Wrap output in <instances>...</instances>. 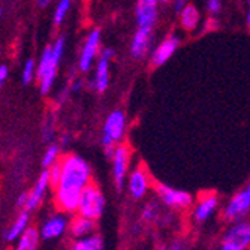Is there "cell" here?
<instances>
[{"instance_id": "obj_1", "label": "cell", "mask_w": 250, "mask_h": 250, "mask_svg": "<svg viewBox=\"0 0 250 250\" xmlns=\"http://www.w3.org/2000/svg\"><path fill=\"white\" fill-rule=\"evenodd\" d=\"M62 167V178L54 189L56 204L63 213H74L78 210L83 190L90 183L92 171L84 159L77 154L63 157Z\"/></svg>"}, {"instance_id": "obj_2", "label": "cell", "mask_w": 250, "mask_h": 250, "mask_svg": "<svg viewBox=\"0 0 250 250\" xmlns=\"http://www.w3.org/2000/svg\"><path fill=\"white\" fill-rule=\"evenodd\" d=\"M64 51V38H59L53 47H47L42 53V57L39 60L36 77L41 83V92L42 95H47L54 83L57 67L62 60Z\"/></svg>"}, {"instance_id": "obj_3", "label": "cell", "mask_w": 250, "mask_h": 250, "mask_svg": "<svg viewBox=\"0 0 250 250\" xmlns=\"http://www.w3.org/2000/svg\"><path fill=\"white\" fill-rule=\"evenodd\" d=\"M104 208H105V198L101 189L93 183H88L81 193L77 213L80 216L96 220L102 216Z\"/></svg>"}, {"instance_id": "obj_4", "label": "cell", "mask_w": 250, "mask_h": 250, "mask_svg": "<svg viewBox=\"0 0 250 250\" xmlns=\"http://www.w3.org/2000/svg\"><path fill=\"white\" fill-rule=\"evenodd\" d=\"M156 193L159 195V198L162 199L164 204H167L171 208H177V210H185L189 208L192 206V195L186 190H180V189H174L169 188L167 185H156Z\"/></svg>"}, {"instance_id": "obj_5", "label": "cell", "mask_w": 250, "mask_h": 250, "mask_svg": "<svg viewBox=\"0 0 250 250\" xmlns=\"http://www.w3.org/2000/svg\"><path fill=\"white\" fill-rule=\"evenodd\" d=\"M125 125H126V119L122 111H114L108 116L104 127V136H102V143L105 148L114 147V143L122 138L125 132Z\"/></svg>"}, {"instance_id": "obj_6", "label": "cell", "mask_w": 250, "mask_h": 250, "mask_svg": "<svg viewBox=\"0 0 250 250\" xmlns=\"http://www.w3.org/2000/svg\"><path fill=\"white\" fill-rule=\"evenodd\" d=\"M250 210V185L237 193L225 208V217L228 220H238Z\"/></svg>"}, {"instance_id": "obj_7", "label": "cell", "mask_w": 250, "mask_h": 250, "mask_svg": "<svg viewBox=\"0 0 250 250\" xmlns=\"http://www.w3.org/2000/svg\"><path fill=\"white\" fill-rule=\"evenodd\" d=\"M223 243L232 244L240 250L250 247V223L247 222H237L232 228L225 234Z\"/></svg>"}, {"instance_id": "obj_8", "label": "cell", "mask_w": 250, "mask_h": 250, "mask_svg": "<svg viewBox=\"0 0 250 250\" xmlns=\"http://www.w3.org/2000/svg\"><path fill=\"white\" fill-rule=\"evenodd\" d=\"M99 42H101V32L93 30L88 35L83 47L81 56H80V69L83 72H87L90 69V66H92V62L96 57V53L99 50Z\"/></svg>"}, {"instance_id": "obj_9", "label": "cell", "mask_w": 250, "mask_h": 250, "mask_svg": "<svg viewBox=\"0 0 250 250\" xmlns=\"http://www.w3.org/2000/svg\"><path fill=\"white\" fill-rule=\"evenodd\" d=\"M127 164H129V150L126 146L116 147L114 156H112V171H114V181L119 189L123 188L126 172H127Z\"/></svg>"}, {"instance_id": "obj_10", "label": "cell", "mask_w": 250, "mask_h": 250, "mask_svg": "<svg viewBox=\"0 0 250 250\" xmlns=\"http://www.w3.org/2000/svg\"><path fill=\"white\" fill-rule=\"evenodd\" d=\"M67 228V219L63 214H54L42 225L39 231L42 240H54L64 234Z\"/></svg>"}, {"instance_id": "obj_11", "label": "cell", "mask_w": 250, "mask_h": 250, "mask_svg": "<svg viewBox=\"0 0 250 250\" xmlns=\"http://www.w3.org/2000/svg\"><path fill=\"white\" fill-rule=\"evenodd\" d=\"M50 186H51V183H50V172H48V169H45L39 175V178L36 181V185L33 186L32 192L29 193V198H27V202H26V206H24V210H27V211L35 210L39 206V202L42 201L45 192H47V189Z\"/></svg>"}, {"instance_id": "obj_12", "label": "cell", "mask_w": 250, "mask_h": 250, "mask_svg": "<svg viewBox=\"0 0 250 250\" xmlns=\"http://www.w3.org/2000/svg\"><path fill=\"white\" fill-rule=\"evenodd\" d=\"M114 57V51L111 48H106L102 51L99 62H98V69H96V81L95 85L98 88V92H105L108 87V81H109V62Z\"/></svg>"}, {"instance_id": "obj_13", "label": "cell", "mask_w": 250, "mask_h": 250, "mask_svg": "<svg viewBox=\"0 0 250 250\" xmlns=\"http://www.w3.org/2000/svg\"><path fill=\"white\" fill-rule=\"evenodd\" d=\"M178 43H180V41L177 36H174V35L168 36L151 54V63L154 66H161V64L167 63L172 57V54L175 53Z\"/></svg>"}, {"instance_id": "obj_14", "label": "cell", "mask_w": 250, "mask_h": 250, "mask_svg": "<svg viewBox=\"0 0 250 250\" xmlns=\"http://www.w3.org/2000/svg\"><path fill=\"white\" fill-rule=\"evenodd\" d=\"M151 30L150 27H138L130 45V53L135 59H141L146 56L150 47V39H151Z\"/></svg>"}, {"instance_id": "obj_15", "label": "cell", "mask_w": 250, "mask_h": 250, "mask_svg": "<svg viewBox=\"0 0 250 250\" xmlns=\"http://www.w3.org/2000/svg\"><path fill=\"white\" fill-rule=\"evenodd\" d=\"M129 190L135 199H141L148 190V177L143 168H136L129 178Z\"/></svg>"}, {"instance_id": "obj_16", "label": "cell", "mask_w": 250, "mask_h": 250, "mask_svg": "<svg viewBox=\"0 0 250 250\" xmlns=\"http://www.w3.org/2000/svg\"><path fill=\"white\" fill-rule=\"evenodd\" d=\"M216 208H217V198L214 195H207L198 202V206L195 207L193 211V217L196 222H206L216 211Z\"/></svg>"}, {"instance_id": "obj_17", "label": "cell", "mask_w": 250, "mask_h": 250, "mask_svg": "<svg viewBox=\"0 0 250 250\" xmlns=\"http://www.w3.org/2000/svg\"><path fill=\"white\" fill-rule=\"evenodd\" d=\"M69 229H71V234H72L75 238H81V237L92 235V232H93V229H95V220L78 214V217H75V219L71 222Z\"/></svg>"}, {"instance_id": "obj_18", "label": "cell", "mask_w": 250, "mask_h": 250, "mask_svg": "<svg viewBox=\"0 0 250 250\" xmlns=\"http://www.w3.org/2000/svg\"><path fill=\"white\" fill-rule=\"evenodd\" d=\"M29 213L27 210L21 211V214L17 217V220L14 222V225L9 228L8 234H6V240L8 241H15L18 238H21V235L26 232V229L29 228Z\"/></svg>"}, {"instance_id": "obj_19", "label": "cell", "mask_w": 250, "mask_h": 250, "mask_svg": "<svg viewBox=\"0 0 250 250\" xmlns=\"http://www.w3.org/2000/svg\"><path fill=\"white\" fill-rule=\"evenodd\" d=\"M136 21H138V27L153 29L156 22V6L138 5L136 6Z\"/></svg>"}, {"instance_id": "obj_20", "label": "cell", "mask_w": 250, "mask_h": 250, "mask_svg": "<svg viewBox=\"0 0 250 250\" xmlns=\"http://www.w3.org/2000/svg\"><path fill=\"white\" fill-rule=\"evenodd\" d=\"M69 250H104V243L99 235H87L77 238Z\"/></svg>"}, {"instance_id": "obj_21", "label": "cell", "mask_w": 250, "mask_h": 250, "mask_svg": "<svg viewBox=\"0 0 250 250\" xmlns=\"http://www.w3.org/2000/svg\"><path fill=\"white\" fill-rule=\"evenodd\" d=\"M39 237L41 234L38 232V229L35 228H27L26 232L21 235L17 250H36L38 249V243H39Z\"/></svg>"}, {"instance_id": "obj_22", "label": "cell", "mask_w": 250, "mask_h": 250, "mask_svg": "<svg viewBox=\"0 0 250 250\" xmlns=\"http://www.w3.org/2000/svg\"><path fill=\"white\" fill-rule=\"evenodd\" d=\"M199 22V14L195 6L188 5L183 11H181V24L186 30H193Z\"/></svg>"}, {"instance_id": "obj_23", "label": "cell", "mask_w": 250, "mask_h": 250, "mask_svg": "<svg viewBox=\"0 0 250 250\" xmlns=\"http://www.w3.org/2000/svg\"><path fill=\"white\" fill-rule=\"evenodd\" d=\"M59 161V147L57 146H50L47 148L43 154V159H42V167L43 168H50L53 167L56 162Z\"/></svg>"}, {"instance_id": "obj_24", "label": "cell", "mask_w": 250, "mask_h": 250, "mask_svg": "<svg viewBox=\"0 0 250 250\" xmlns=\"http://www.w3.org/2000/svg\"><path fill=\"white\" fill-rule=\"evenodd\" d=\"M69 8H71V0H60V3L56 8V14H54V22L57 26L62 24V21L64 20Z\"/></svg>"}, {"instance_id": "obj_25", "label": "cell", "mask_w": 250, "mask_h": 250, "mask_svg": "<svg viewBox=\"0 0 250 250\" xmlns=\"http://www.w3.org/2000/svg\"><path fill=\"white\" fill-rule=\"evenodd\" d=\"M48 172H50V183H51V188L56 189L59 181L62 178V171H63V167H62V161H57L53 167L47 168Z\"/></svg>"}, {"instance_id": "obj_26", "label": "cell", "mask_w": 250, "mask_h": 250, "mask_svg": "<svg viewBox=\"0 0 250 250\" xmlns=\"http://www.w3.org/2000/svg\"><path fill=\"white\" fill-rule=\"evenodd\" d=\"M33 75H35V62L33 59H29L24 64V67H22V83L24 84H29L32 80H33Z\"/></svg>"}, {"instance_id": "obj_27", "label": "cell", "mask_w": 250, "mask_h": 250, "mask_svg": "<svg viewBox=\"0 0 250 250\" xmlns=\"http://www.w3.org/2000/svg\"><path fill=\"white\" fill-rule=\"evenodd\" d=\"M157 216H159V211H157V207L154 206V204H148V206L144 207V210H143V219H144V220L151 222V220H154Z\"/></svg>"}, {"instance_id": "obj_28", "label": "cell", "mask_w": 250, "mask_h": 250, "mask_svg": "<svg viewBox=\"0 0 250 250\" xmlns=\"http://www.w3.org/2000/svg\"><path fill=\"white\" fill-rule=\"evenodd\" d=\"M207 8L211 15H216L220 12V0H207Z\"/></svg>"}, {"instance_id": "obj_29", "label": "cell", "mask_w": 250, "mask_h": 250, "mask_svg": "<svg viewBox=\"0 0 250 250\" xmlns=\"http://www.w3.org/2000/svg\"><path fill=\"white\" fill-rule=\"evenodd\" d=\"M51 138H53V127H51V122L48 120L43 126V140L50 141Z\"/></svg>"}, {"instance_id": "obj_30", "label": "cell", "mask_w": 250, "mask_h": 250, "mask_svg": "<svg viewBox=\"0 0 250 250\" xmlns=\"http://www.w3.org/2000/svg\"><path fill=\"white\" fill-rule=\"evenodd\" d=\"M8 75H9V67L6 64H2L0 66V83H5Z\"/></svg>"}, {"instance_id": "obj_31", "label": "cell", "mask_w": 250, "mask_h": 250, "mask_svg": "<svg viewBox=\"0 0 250 250\" xmlns=\"http://www.w3.org/2000/svg\"><path fill=\"white\" fill-rule=\"evenodd\" d=\"M188 0H175V11L177 12H181L186 6H188Z\"/></svg>"}, {"instance_id": "obj_32", "label": "cell", "mask_w": 250, "mask_h": 250, "mask_svg": "<svg viewBox=\"0 0 250 250\" xmlns=\"http://www.w3.org/2000/svg\"><path fill=\"white\" fill-rule=\"evenodd\" d=\"M159 0H138V5H148V6H156Z\"/></svg>"}, {"instance_id": "obj_33", "label": "cell", "mask_w": 250, "mask_h": 250, "mask_svg": "<svg viewBox=\"0 0 250 250\" xmlns=\"http://www.w3.org/2000/svg\"><path fill=\"white\" fill-rule=\"evenodd\" d=\"M220 250H240V249H238V247H235V246H232V244L223 243V244H222V247H220Z\"/></svg>"}, {"instance_id": "obj_34", "label": "cell", "mask_w": 250, "mask_h": 250, "mask_svg": "<svg viewBox=\"0 0 250 250\" xmlns=\"http://www.w3.org/2000/svg\"><path fill=\"white\" fill-rule=\"evenodd\" d=\"M168 250H183V249H181V244L180 243H174V244H171V247Z\"/></svg>"}, {"instance_id": "obj_35", "label": "cell", "mask_w": 250, "mask_h": 250, "mask_svg": "<svg viewBox=\"0 0 250 250\" xmlns=\"http://www.w3.org/2000/svg\"><path fill=\"white\" fill-rule=\"evenodd\" d=\"M50 3V0H38V5L41 6V8H45Z\"/></svg>"}, {"instance_id": "obj_36", "label": "cell", "mask_w": 250, "mask_h": 250, "mask_svg": "<svg viewBox=\"0 0 250 250\" xmlns=\"http://www.w3.org/2000/svg\"><path fill=\"white\" fill-rule=\"evenodd\" d=\"M247 24H249V29H250V0H249V15H247Z\"/></svg>"}, {"instance_id": "obj_37", "label": "cell", "mask_w": 250, "mask_h": 250, "mask_svg": "<svg viewBox=\"0 0 250 250\" xmlns=\"http://www.w3.org/2000/svg\"><path fill=\"white\" fill-rule=\"evenodd\" d=\"M161 2H169V0H161Z\"/></svg>"}]
</instances>
